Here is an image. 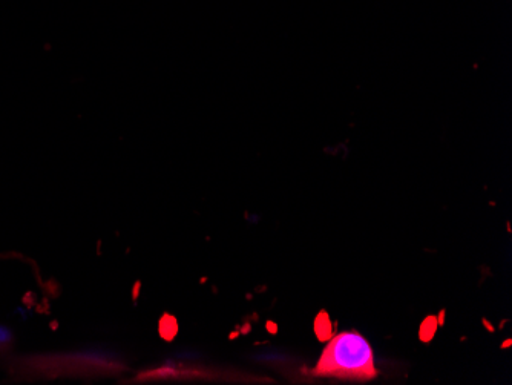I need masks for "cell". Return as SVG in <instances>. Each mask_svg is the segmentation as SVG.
<instances>
[{
	"mask_svg": "<svg viewBox=\"0 0 512 385\" xmlns=\"http://www.w3.org/2000/svg\"><path fill=\"white\" fill-rule=\"evenodd\" d=\"M11 339V333L5 327H0V344H7Z\"/></svg>",
	"mask_w": 512,
	"mask_h": 385,
	"instance_id": "obj_2",
	"label": "cell"
},
{
	"mask_svg": "<svg viewBox=\"0 0 512 385\" xmlns=\"http://www.w3.org/2000/svg\"><path fill=\"white\" fill-rule=\"evenodd\" d=\"M312 375L344 381H371L378 376L375 353L361 333H339L322 350Z\"/></svg>",
	"mask_w": 512,
	"mask_h": 385,
	"instance_id": "obj_1",
	"label": "cell"
}]
</instances>
